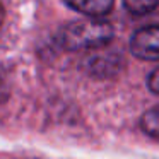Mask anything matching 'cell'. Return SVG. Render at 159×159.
I'll use <instances>...</instances> for the list:
<instances>
[{
  "mask_svg": "<svg viewBox=\"0 0 159 159\" xmlns=\"http://www.w3.org/2000/svg\"><path fill=\"white\" fill-rule=\"evenodd\" d=\"M63 2L72 11L96 19H101L106 14H110L115 5V0H63Z\"/></svg>",
  "mask_w": 159,
  "mask_h": 159,
  "instance_id": "3",
  "label": "cell"
},
{
  "mask_svg": "<svg viewBox=\"0 0 159 159\" xmlns=\"http://www.w3.org/2000/svg\"><path fill=\"white\" fill-rule=\"evenodd\" d=\"M159 0H123V7L132 16H145L151 14L157 7Z\"/></svg>",
  "mask_w": 159,
  "mask_h": 159,
  "instance_id": "5",
  "label": "cell"
},
{
  "mask_svg": "<svg viewBox=\"0 0 159 159\" xmlns=\"http://www.w3.org/2000/svg\"><path fill=\"white\" fill-rule=\"evenodd\" d=\"M115 31L110 22L96 17L79 19L65 24L58 31V43L69 52L98 50L113 39Z\"/></svg>",
  "mask_w": 159,
  "mask_h": 159,
  "instance_id": "1",
  "label": "cell"
},
{
  "mask_svg": "<svg viewBox=\"0 0 159 159\" xmlns=\"http://www.w3.org/2000/svg\"><path fill=\"white\" fill-rule=\"evenodd\" d=\"M147 86L154 94H159V67L151 72V75L147 79Z\"/></svg>",
  "mask_w": 159,
  "mask_h": 159,
  "instance_id": "6",
  "label": "cell"
},
{
  "mask_svg": "<svg viewBox=\"0 0 159 159\" xmlns=\"http://www.w3.org/2000/svg\"><path fill=\"white\" fill-rule=\"evenodd\" d=\"M130 52L140 60H159V26H145L132 34Z\"/></svg>",
  "mask_w": 159,
  "mask_h": 159,
  "instance_id": "2",
  "label": "cell"
},
{
  "mask_svg": "<svg viewBox=\"0 0 159 159\" xmlns=\"http://www.w3.org/2000/svg\"><path fill=\"white\" fill-rule=\"evenodd\" d=\"M2 22H4V7L0 5V26H2Z\"/></svg>",
  "mask_w": 159,
  "mask_h": 159,
  "instance_id": "7",
  "label": "cell"
},
{
  "mask_svg": "<svg viewBox=\"0 0 159 159\" xmlns=\"http://www.w3.org/2000/svg\"><path fill=\"white\" fill-rule=\"evenodd\" d=\"M140 128L145 135L159 140V104L147 110L140 118Z\"/></svg>",
  "mask_w": 159,
  "mask_h": 159,
  "instance_id": "4",
  "label": "cell"
}]
</instances>
